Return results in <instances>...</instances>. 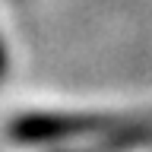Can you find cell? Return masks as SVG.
<instances>
[{"mask_svg": "<svg viewBox=\"0 0 152 152\" xmlns=\"http://www.w3.org/2000/svg\"><path fill=\"white\" fill-rule=\"evenodd\" d=\"M0 73H3V48H0Z\"/></svg>", "mask_w": 152, "mask_h": 152, "instance_id": "obj_1", "label": "cell"}]
</instances>
